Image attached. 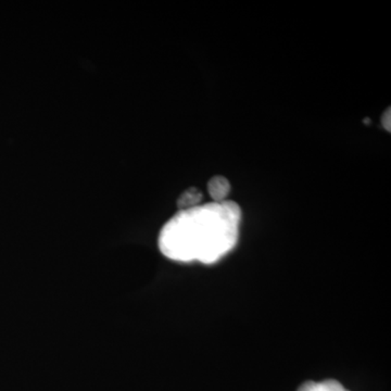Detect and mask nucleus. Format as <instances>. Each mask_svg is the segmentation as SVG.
Wrapping results in <instances>:
<instances>
[{
	"instance_id": "obj_1",
	"label": "nucleus",
	"mask_w": 391,
	"mask_h": 391,
	"mask_svg": "<svg viewBox=\"0 0 391 391\" xmlns=\"http://www.w3.org/2000/svg\"><path fill=\"white\" fill-rule=\"evenodd\" d=\"M242 209L232 200L178 210L158 237L160 252L175 262L212 264L237 245Z\"/></svg>"
},
{
	"instance_id": "obj_2",
	"label": "nucleus",
	"mask_w": 391,
	"mask_h": 391,
	"mask_svg": "<svg viewBox=\"0 0 391 391\" xmlns=\"http://www.w3.org/2000/svg\"><path fill=\"white\" fill-rule=\"evenodd\" d=\"M230 189V181L222 175H215L208 182V193L212 198V203H223L227 200Z\"/></svg>"
},
{
	"instance_id": "obj_3",
	"label": "nucleus",
	"mask_w": 391,
	"mask_h": 391,
	"mask_svg": "<svg viewBox=\"0 0 391 391\" xmlns=\"http://www.w3.org/2000/svg\"><path fill=\"white\" fill-rule=\"evenodd\" d=\"M203 191L197 187H191L181 193L176 203H178V210H187L203 205Z\"/></svg>"
},
{
	"instance_id": "obj_4",
	"label": "nucleus",
	"mask_w": 391,
	"mask_h": 391,
	"mask_svg": "<svg viewBox=\"0 0 391 391\" xmlns=\"http://www.w3.org/2000/svg\"><path fill=\"white\" fill-rule=\"evenodd\" d=\"M321 384H322L325 391H349L337 380H327L321 382Z\"/></svg>"
},
{
	"instance_id": "obj_5",
	"label": "nucleus",
	"mask_w": 391,
	"mask_h": 391,
	"mask_svg": "<svg viewBox=\"0 0 391 391\" xmlns=\"http://www.w3.org/2000/svg\"><path fill=\"white\" fill-rule=\"evenodd\" d=\"M391 110L390 108L387 109L386 111H385L384 114H382V127H384L385 129H387V131L390 132L391 129Z\"/></svg>"
},
{
	"instance_id": "obj_6",
	"label": "nucleus",
	"mask_w": 391,
	"mask_h": 391,
	"mask_svg": "<svg viewBox=\"0 0 391 391\" xmlns=\"http://www.w3.org/2000/svg\"><path fill=\"white\" fill-rule=\"evenodd\" d=\"M318 382H306L304 385H301L299 390L298 391H318Z\"/></svg>"
},
{
	"instance_id": "obj_7",
	"label": "nucleus",
	"mask_w": 391,
	"mask_h": 391,
	"mask_svg": "<svg viewBox=\"0 0 391 391\" xmlns=\"http://www.w3.org/2000/svg\"><path fill=\"white\" fill-rule=\"evenodd\" d=\"M318 391H325L324 388H323L322 384L321 382H318Z\"/></svg>"
}]
</instances>
